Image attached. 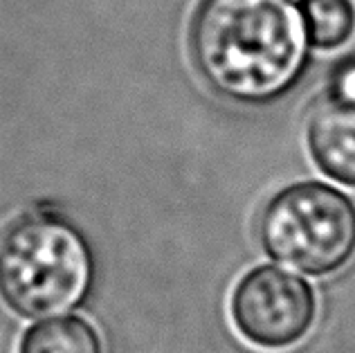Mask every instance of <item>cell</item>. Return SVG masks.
I'll return each mask as SVG.
<instances>
[{"label": "cell", "instance_id": "1", "mask_svg": "<svg viewBox=\"0 0 355 353\" xmlns=\"http://www.w3.org/2000/svg\"><path fill=\"white\" fill-rule=\"evenodd\" d=\"M198 74L239 104H268L291 90L308 59L306 27L288 0H200L189 23Z\"/></svg>", "mask_w": 355, "mask_h": 353}, {"label": "cell", "instance_id": "2", "mask_svg": "<svg viewBox=\"0 0 355 353\" xmlns=\"http://www.w3.org/2000/svg\"><path fill=\"white\" fill-rule=\"evenodd\" d=\"M95 277L83 234L52 212H30L0 234V297L23 318L48 320L79 306Z\"/></svg>", "mask_w": 355, "mask_h": 353}, {"label": "cell", "instance_id": "3", "mask_svg": "<svg viewBox=\"0 0 355 353\" xmlns=\"http://www.w3.org/2000/svg\"><path fill=\"white\" fill-rule=\"evenodd\" d=\"M259 239L277 261L306 275H331L355 255V205L331 184H291L261 212Z\"/></svg>", "mask_w": 355, "mask_h": 353}, {"label": "cell", "instance_id": "4", "mask_svg": "<svg viewBox=\"0 0 355 353\" xmlns=\"http://www.w3.org/2000/svg\"><path fill=\"white\" fill-rule=\"evenodd\" d=\"M315 293L302 277L259 266L232 293V320L241 338L266 351L299 345L315 322Z\"/></svg>", "mask_w": 355, "mask_h": 353}, {"label": "cell", "instance_id": "5", "mask_svg": "<svg viewBox=\"0 0 355 353\" xmlns=\"http://www.w3.org/2000/svg\"><path fill=\"white\" fill-rule=\"evenodd\" d=\"M306 142L315 164L329 178L355 187V101L331 97L317 106Z\"/></svg>", "mask_w": 355, "mask_h": 353}, {"label": "cell", "instance_id": "6", "mask_svg": "<svg viewBox=\"0 0 355 353\" xmlns=\"http://www.w3.org/2000/svg\"><path fill=\"white\" fill-rule=\"evenodd\" d=\"M18 353H104L97 329L81 318H48L25 333Z\"/></svg>", "mask_w": 355, "mask_h": 353}, {"label": "cell", "instance_id": "7", "mask_svg": "<svg viewBox=\"0 0 355 353\" xmlns=\"http://www.w3.org/2000/svg\"><path fill=\"white\" fill-rule=\"evenodd\" d=\"M297 9L306 39L317 50H338L355 32L353 0H302Z\"/></svg>", "mask_w": 355, "mask_h": 353}, {"label": "cell", "instance_id": "8", "mask_svg": "<svg viewBox=\"0 0 355 353\" xmlns=\"http://www.w3.org/2000/svg\"><path fill=\"white\" fill-rule=\"evenodd\" d=\"M331 97H338L344 101H355V59L342 61L338 70L333 72Z\"/></svg>", "mask_w": 355, "mask_h": 353}]
</instances>
